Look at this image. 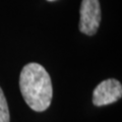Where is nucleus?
<instances>
[{"mask_svg":"<svg viewBox=\"0 0 122 122\" xmlns=\"http://www.w3.org/2000/svg\"><path fill=\"white\" fill-rule=\"evenodd\" d=\"M20 89L26 105L34 111L44 112L51 105V77L41 64L32 62L24 66L20 75Z\"/></svg>","mask_w":122,"mask_h":122,"instance_id":"obj_1","label":"nucleus"},{"mask_svg":"<svg viewBox=\"0 0 122 122\" xmlns=\"http://www.w3.org/2000/svg\"><path fill=\"white\" fill-rule=\"evenodd\" d=\"M79 14V30L85 35L94 36L101 22V7L99 0H82Z\"/></svg>","mask_w":122,"mask_h":122,"instance_id":"obj_2","label":"nucleus"},{"mask_svg":"<svg viewBox=\"0 0 122 122\" xmlns=\"http://www.w3.org/2000/svg\"><path fill=\"white\" fill-rule=\"evenodd\" d=\"M122 96L121 82L115 78L103 81L93 92V104L97 107L110 105L117 102Z\"/></svg>","mask_w":122,"mask_h":122,"instance_id":"obj_3","label":"nucleus"},{"mask_svg":"<svg viewBox=\"0 0 122 122\" xmlns=\"http://www.w3.org/2000/svg\"><path fill=\"white\" fill-rule=\"evenodd\" d=\"M0 122H10L8 105L1 87H0Z\"/></svg>","mask_w":122,"mask_h":122,"instance_id":"obj_4","label":"nucleus"},{"mask_svg":"<svg viewBox=\"0 0 122 122\" xmlns=\"http://www.w3.org/2000/svg\"><path fill=\"white\" fill-rule=\"evenodd\" d=\"M48 1H55V0H48Z\"/></svg>","mask_w":122,"mask_h":122,"instance_id":"obj_5","label":"nucleus"}]
</instances>
